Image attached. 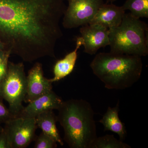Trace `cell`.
Returning <instances> with one entry per match:
<instances>
[{"instance_id":"12","label":"cell","mask_w":148,"mask_h":148,"mask_svg":"<svg viewBox=\"0 0 148 148\" xmlns=\"http://www.w3.org/2000/svg\"><path fill=\"white\" fill-rule=\"evenodd\" d=\"M83 45L81 37L77 38L76 46L73 51L67 54L63 59L56 62L53 67L54 76L49 79L51 82H58L70 75L73 71L78 56V51Z\"/></svg>"},{"instance_id":"21","label":"cell","mask_w":148,"mask_h":148,"mask_svg":"<svg viewBox=\"0 0 148 148\" xmlns=\"http://www.w3.org/2000/svg\"><path fill=\"white\" fill-rule=\"evenodd\" d=\"M11 55L10 52L5 49H0V64L8 58Z\"/></svg>"},{"instance_id":"18","label":"cell","mask_w":148,"mask_h":148,"mask_svg":"<svg viewBox=\"0 0 148 148\" xmlns=\"http://www.w3.org/2000/svg\"><path fill=\"white\" fill-rule=\"evenodd\" d=\"M9 109L7 108L0 101V124L5 123L9 120L14 117Z\"/></svg>"},{"instance_id":"6","label":"cell","mask_w":148,"mask_h":148,"mask_svg":"<svg viewBox=\"0 0 148 148\" xmlns=\"http://www.w3.org/2000/svg\"><path fill=\"white\" fill-rule=\"evenodd\" d=\"M69 5L63 16L62 25L72 29L89 24L103 3V0H66Z\"/></svg>"},{"instance_id":"8","label":"cell","mask_w":148,"mask_h":148,"mask_svg":"<svg viewBox=\"0 0 148 148\" xmlns=\"http://www.w3.org/2000/svg\"><path fill=\"white\" fill-rule=\"evenodd\" d=\"M85 53L92 55L110 44L109 30L101 25L88 24L80 29Z\"/></svg>"},{"instance_id":"2","label":"cell","mask_w":148,"mask_h":148,"mask_svg":"<svg viewBox=\"0 0 148 148\" xmlns=\"http://www.w3.org/2000/svg\"><path fill=\"white\" fill-rule=\"evenodd\" d=\"M56 116L64 129V141L70 148H92L97 135L94 112L82 99L64 101Z\"/></svg>"},{"instance_id":"15","label":"cell","mask_w":148,"mask_h":148,"mask_svg":"<svg viewBox=\"0 0 148 148\" xmlns=\"http://www.w3.org/2000/svg\"><path fill=\"white\" fill-rule=\"evenodd\" d=\"M121 6L136 18H148V0H126Z\"/></svg>"},{"instance_id":"1","label":"cell","mask_w":148,"mask_h":148,"mask_svg":"<svg viewBox=\"0 0 148 148\" xmlns=\"http://www.w3.org/2000/svg\"><path fill=\"white\" fill-rule=\"evenodd\" d=\"M66 0H0V40L26 62L55 58Z\"/></svg>"},{"instance_id":"23","label":"cell","mask_w":148,"mask_h":148,"mask_svg":"<svg viewBox=\"0 0 148 148\" xmlns=\"http://www.w3.org/2000/svg\"><path fill=\"white\" fill-rule=\"evenodd\" d=\"M108 1L109 2H111V3H112L113 2H114L116 1V0H108Z\"/></svg>"},{"instance_id":"7","label":"cell","mask_w":148,"mask_h":148,"mask_svg":"<svg viewBox=\"0 0 148 148\" xmlns=\"http://www.w3.org/2000/svg\"><path fill=\"white\" fill-rule=\"evenodd\" d=\"M3 128L9 148H24L35 137L37 126L35 118L14 117L5 123Z\"/></svg>"},{"instance_id":"3","label":"cell","mask_w":148,"mask_h":148,"mask_svg":"<svg viewBox=\"0 0 148 148\" xmlns=\"http://www.w3.org/2000/svg\"><path fill=\"white\" fill-rule=\"evenodd\" d=\"M90 67L106 88L123 90L140 79L143 63L140 56L101 52L95 56Z\"/></svg>"},{"instance_id":"14","label":"cell","mask_w":148,"mask_h":148,"mask_svg":"<svg viewBox=\"0 0 148 148\" xmlns=\"http://www.w3.org/2000/svg\"><path fill=\"white\" fill-rule=\"evenodd\" d=\"M35 120L37 127L53 138L61 146L64 145V143L56 127L57 119L53 110L46 111L40 114L36 117Z\"/></svg>"},{"instance_id":"10","label":"cell","mask_w":148,"mask_h":148,"mask_svg":"<svg viewBox=\"0 0 148 148\" xmlns=\"http://www.w3.org/2000/svg\"><path fill=\"white\" fill-rule=\"evenodd\" d=\"M64 101L52 90L29 103L26 107H24L18 116L35 118L40 114L46 111L58 110Z\"/></svg>"},{"instance_id":"22","label":"cell","mask_w":148,"mask_h":148,"mask_svg":"<svg viewBox=\"0 0 148 148\" xmlns=\"http://www.w3.org/2000/svg\"><path fill=\"white\" fill-rule=\"evenodd\" d=\"M0 49H5V50L3 44L1 40H0Z\"/></svg>"},{"instance_id":"9","label":"cell","mask_w":148,"mask_h":148,"mask_svg":"<svg viewBox=\"0 0 148 148\" xmlns=\"http://www.w3.org/2000/svg\"><path fill=\"white\" fill-rule=\"evenodd\" d=\"M27 79V95L24 101L26 103H30L52 90V83L44 76L40 63L35 64L29 71Z\"/></svg>"},{"instance_id":"11","label":"cell","mask_w":148,"mask_h":148,"mask_svg":"<svg viewBox=\"0 0 148 148\" xmlns=\"http://www.w3.org/2000/svg\"><path fill=\"white\" fill-rule=\"evenodd\" d=\"M125 11L112 3H103L89 24H99L109 29L115 28L121 23Z\"/></svg>"},{"instance_id":"19","label":"cell","mask_w":148,"mask_h":148,"mask_svg":"<svg viewBox=\"0 0 148 148\" xmlns=\"http://www.w3.org/2000/svg\"><path fill=\"white\" fill-rule=\"evenodd\" d=\"M9 58V57H8L2 63L0 64V83L2 81L6 75L8 68Z\"/></svg>"},{"instance_id":"4","label":"cell","mask_w":148,"mask_h":148,"mask_svg":"<svg viewBox=\"0 0 148 148\" xmlns=\"http://www.w3.org/2000/svg\"><path fill=\"white\" fill-rule=\"evenodd\" d=\"M110 51L146 56L148 54V26L130 13H125L121 24L109 29Z\"/></svg>"},{"instance_id":"17","label":"cell","mask_w":148,"mask_h":148,"mask_svg":"<svg viewBox=\"0 0 148 148\" xmlns=\"http://www.w3.org/2000/svg\"><path fill=\"white\" fill-rule=\"evenodd\" d=\"M57 142L49 135L42 132L37 137L34 146L35 148H55Z\"/></svg>"},{"instance_id":"20","label":"cell","mask_w":148,"mask_h":148,"mask_svg":"<svg viewBox=\"0 0 148 148\" xmlns=\"http://www.w3.org/2000/svg\"><path fill=\"white\" fill-rule=\"evenodd\" d=\"M0 148H9L7 138L3 129L0 133Z\"/></svg>"},{"instance_id":"5","label":"cell","mask_w":148,"mask_h":148,"mask_svg":"<svg viewBox=\"0 0 148 148\" xmlns=\"http://www.w3.org/2000/svg\"><path fill=\"white\" fill-rule=\"evenodd\" d=\"M27 79L23 63L9 62L6 75L0 83V97L8 103L9 110L15 117L24 108L27 95Z\"/></svg>"},{"instance_id":"24","label":"cell","mask_w":148,"mask_h":148,"mask_svg":"<svg viewBox=\"0 0 148 148\" xmlns=\"http://www.w3.org/2000/svg\"><path fill=\"white\" fill-rule=\"evenodd\" d=\"M3 129V127H2L1 126H0V133H1V132H2Z\"/></svg>"},{"instance_id":"16","label":"cell","mask_w":148,"mask_h":148,"mask_svg":"<svg viewBox=\"0 0 148 148\" xmlns=\"http://www.w3.org/2000/svg\"><path fill=\"white\" fill-rule=\"evenodd\" d=\"M130 146L120 140H117L114 135H107L97 138L92 148H130Z\"/></svg>"},{"instance_id":"13","label":"cell","mask_w":148,"mask_h":148,"mask_svg":"<svg viewBox=\"0 0 148 148\" xmlns=\"http://www.w3.org/2000/svg\"><path fill=\"white\" fill-rule=\"evenodd\" d=\"M119 102L114 108L109 107L99 122L103 125L105 131H110L119 135L121 141H123L127 135L124 123L122 122L119 116Z\"/></svg>"}]
</instances>
